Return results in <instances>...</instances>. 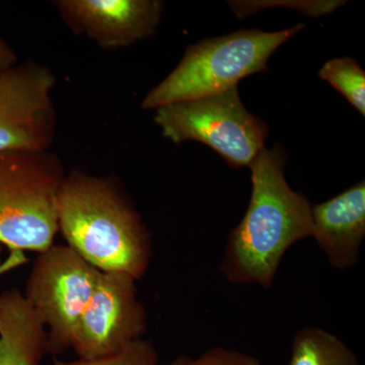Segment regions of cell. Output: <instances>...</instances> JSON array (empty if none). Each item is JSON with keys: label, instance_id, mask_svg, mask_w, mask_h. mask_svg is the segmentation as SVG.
Wrapping results in <instances>:
<instances>
[{"label": "cell", "instance_id": "6da1fadb", "mask_svg": "<svg viewBox=\"0 0 365 365\" xmlns=\"http://www.w3.org/2000/svg\"><path fill=\"white\" fill-rule=\"evenodd\" d=\"M249 168L251 200L228 235L218 269L232 284L269 288L290 247L312 237V205L288 185L280 151L262 148Z\"/></svg>", "mask_w": 365, "mask_h": 365}, {"label": "cell", "instance_id": "7a4b0ae2", "mask_svg": "<svg viewBox=\"0 0 365 365\" xmlns=\"http://www.w3.org/2000/svg\"><path fill=\"white\" fill-rule=\"evenodd\" d=\"M58 232L101 272L139 280L151 259L150 234L130 201L109 178L73 170L57 197Z\"/></svg>", "mask_w": 365, "mask_h": 365}, {"label": "cell", "instance_id": "3957f363", "mask_svg": "<svg viewBox=\"0 0 365 365\" xmlns=\"http://www.w3.org/2000/svg\"><path fill=\"white\" fill-rule=\"evenodd\" d=\"M304 26L272 33L244 29L189 46L179 66L144 97L141 107L155 110L237 88L242 78L268 71L271 55Z\"/></svg>", "mask_w": 365, "mask_h": 365}, {"label": "cell", "instance_id": "277c9868", "mask_svg": "<svg viewBox=\"0 0 365 365\" xmlns=\"http://www.w3.org/2000/svg\"><path fill=\"white\" fill-rule=\"evenodd\" d=\"M66 175L45 151L0 153V245L42 253L58 232L57 197Z\"/></svg>", "mask_w": 365, "mask_h": 365}, {"label": "cell", "instance_id": "5b68a950", "mask_svg": "<svg viewBox=\"0 0 365 365\" xmlns=\"http://www.w3.org/2000/svg\"><path fill=\"white\" fill-rule=\"evenodd\" d=\"M155 122L174 143L197 141L220 153L232 168L250 167L265 148L269 131L246 109L237 88L155 110Z\"/></svg>", "mask_w": 365, "mask_h": 365}, {"label": "cell", "instance_id": "8992f818", "mask_svg": "<svg viewBox=\"0 0 365 365\" xmlns=\"http://www.w3.org/2000/svg\"><path fill=\"white\" fill-rule=\"evenodd\" d=\"M100 275L71 247L53 245L38 254L24 295L46 327L49 353L71 349L74 330Z\"/></svg>", "mask_w": 365, "mask_h": 365}, {"label": "cell", "instance_id": "52a82bcc", "mask_svg": "<svg viewBox=\"0 0 365 365\" xmlns=\"http://www.w3.org/2000/svg\"><path fill=\"white\" fill-rule=\"evenodd\" d=\"M146 331L148 314L137 297L136 280L125 274L101 272L74 330L71 348L78 359H107L143 339Z\"/></svg>", "mask_w": 365, "mask_h": 365}, {"label": "cell", "instance_id": "ba28073f", "mask_svg": "<svg viewBox=\"0 0 365 365\" xmlns=\"http://www.w3.org/2000/svg\"><path fill=\"white\" fill-rule=\"evenodd\" d=\"M51 69L35 61L0 72V153L45 151L54 140Z\"/></svg>", "mask_w": 365, "mask_h": 365}, {"label": "cell", "instance_id": "9c48e42d", "mask_svg": "<svg viewBox=\"0 0 365 365\" xmlns=\"http://www.w3.org/2000/svg\"><path fill=\"white\" fill-rule=\"evenodd\" d=\"M60 18L74 34L105 50L129 47L157 31L163 6L158 0H58Z\"/></svg>", "mask_w": 365, "mask_h": 365}, {"label": "cell", "instance_id": "30bf717a", "mask_svg": "<svg viewBox=\"0 0 365 365\" xmlns=\"http://www.w3.org/2000/svg\"><path fill=\"white\" fill-rule=\"evenodd\" d=\"M312 237L330 265L341 271L355 267L365 237L364 181L326 202L312 205Z\"/></svg>", "mask_w": 365, "mask_h": 365}, {"label": "cell", "instance_id": "8fae6325", "mask_svg": "<svg viewBox=\"0 0 365 365\" xmlns=\"http://www.w3.org/2000/svg\"><path fill=\"white\" fill-rule=\"evenodd\" d=\"M49 353L42 319L19 289L0 294V365H41Z\"/></svg>", "mask_w": 365, "mask_h": 365}, {"label": "cell", "instance_id": "7c38bea8", "mask_svg": "<svg viewBox=\"0 0 365 365\" xmlns=\"http://www.w3.org/2000/svg\"><path fill=\"white\" fill-rule=\"evenodd\" d=\"M288 365H362L351 348L337 336L318 327L295 334Z\"/></svg>", "mask_w": 365, "mask_h": 365}, {"label": "cell", "instance_id": "4fadbf2b", "mask_svg": "<svg viewBox=\"0 0 365 365\" xmlns=\"http://www.w3.org/2000/svg\"><path fill=\"white\" fill-rule=\"evenodd\" d=\"M319 76L342 93L348 102L365 115V72L354 59L342 57L329 60Z\"/></svg>", "mask_w": 365, "mask_h": 365}, {"label": "cell", "instance_id": "5bb4252c", "mask_svg": "<svg viewBox=\"0 0 365 365\" xmlns=\"http://www.w3.org/2000/svg\"><path fill=\"white\" fill-rule=\"evenodd\" d=\"M160 357L153 342L137 340L124 348L122 351L98 360L76 359L72 361L54 359V365H158Z\"/></svg>", "mask_w": 365, "mask_h": 365}, {"label": "cell", "instance_id": "9a60e30c", "mask_svg": "<svg viewBox=\"0 0 365 365\" xmlns=\"http://www.w3.org/2000/svg\"><path fill=\"white\" fill-rule=\"evenodd\" d=\"M158 365H262V362L248 353L223 347H213L204 352L198 359L180 356L169 364Z\"/></svg>", "mask_w": 365, "mask_h": 365}, {"label": "cell", "instance_id": "2e32d148", "mask_svg": "<svg viewBox=\"0 0 365 365\" xmlns=\"http://www.w3.org/2000/svg\"><path fill=\"white\" fill-rule=\"evenodd\" d=\"M18 64V57L14 50L0 39V72L7 71Z\"/></svg>", "mask_w": 365, "mask_h": 365}, {"label": "cell", "instance_id": "e0dca14e", "mask_svg": "<svg viewBox=\"0 0 365 365\" xmlns=\"http://www.w3.org/2000/svg\"><path fill=\"white\" fill-rule=\"evenodd\" d=\"M1 253H2V246L0 245V273H1L2 268H4V265L1 264Z\"/></svg>", "mask_w": 365, "mask_h": 365}]
</instances>
